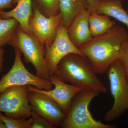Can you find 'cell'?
Wrapping results in <instances>:
<instances>
[{"label": "cell", "mask_w": 128, "mask_h": 128, "mask_svg": "<svg viewBox=\"0 0 128 128\" xmlns=\"http://www.w3.org/2000/svg\"><path fill=\"white\" fill-rule=\"evenodd\" d=\"M106 73L114 104L111 109L105 113L104 119L110 122L121 116L128 110V81L125 67L119 60L109 66Z\"/></svg>", "instance_id": "277c9868"}, {"label": "cell", "mask_w": 128, "mask_h": 128, "mask_svg": "<svg viewBox=\"0 0 128 128\" xmlns=\"http://www.w3.org/2000/svg\"><path fill=\"white\" fill-rule=\"evenodd\" d=\"M31 128H56L47 120L32 110L31 114Z\"/></svg>", "instance_id": "ffe728a7"}, {"label": "cell", "mask_w": 128, "mask_h": 128, "mask_svg": "<svg viewBox=\"0 0 128 128\" xmlns=\"http://www.w3.org/2000/svg\"><path fill=\"white\" fill-rule=\"evenodd\" d=\"M28 98L32 110L47 120L56 128L60 126L66 114L59 106L46 94L28 88Z\"/></svg>", "instance_id": "30bf717a"}, {"label": "cell", "mask_w": 128, "mask_h": 128, "mask_svg": "<svg viewBox=\"0 0 128 128\" xmlns=\"http://www.w3.org/2000/svg\"><path fill=\"white\" fill-rule=\"evenodd\" d=\"M119 60L124 67H128V34L121 46Z\"/></svg>", "instance_id": "44dd1931"}, {"label": "cell", "mask_w": 128, "mask_h": 128, "mask_svg": "<svg viewBox=\"0 0 128 128\" xmlns=\"http://www.w3.org/2000/svg\"></svg>", "instance_id": "83f0119b"}, {"label": "cell", "mask_w": 128, "mask_h": 128, "mask_svg": "<svg viewBox=\"0 0 128 128\" xmlns=\"http://www.w3.org/2000/svg\"><path fill=\"white\" fill-rule=\"evenodd\" d=\"M34 4L46 17L57 15L59 12L57 0H36Z\"/></svg>", "instance_id": "ac0fdd59"}, {"label": "cell", "mask_w": 128, "mask_h": 128, "mask_svg": "<svg viewBox=\"0 0 128 128\" xmlns=\"http://www.w3.org/2000/svg\"><path fill=\"white\" fill-rule=\"evenodd\" d=\"M128 34L124 28L116 25L80 48L96 74L106 73L112 64L119 60L121 46Z\"/></svg>", "instance_id": "6da1fadb"}, {"label": "cell", "mask_w": 128, "mask_h": 128, "mask_svg": "<svg viewBox=\"0 0 128 128\" xmlns=\"http://www.w3.org/2000/svg\"><path fill=\"white\" fill-rule=\"evenodd\" d=\"M9 45L20 50L23 54L25 62L30 63L35 68L36 75L49 80L50 76L45 59V48L33 34L24 32L19 26Z\"/></svg>", "instance_id": "5b68a950"}, {"label": "cell", "mask_w": 128, "mask_h": 128, "mask_svg": "<svg viewBox=\"0 0 128 128\" xmlns=\"http://www.w3.org/2000/svg\"><path fill=\"white\" fill-rule=\"evenodd\" d=\"M96 12L113 18L128 28V13L124 9L121 0H100Z\"/></svg>", "instance_id": "9a60e30c"}, {"label": "cell", "mask_w": 128, "mask_h": 128, "mask_svg": "<svg viewBox=\"0 0 128 128\" xmlns=\"http://www.w3.org/2000/svg\"><path fill=\"white\" fill-rule=\"evenodd\" d=\"M0 128H7L5 124L0 120Z\"/></svg>", "instance_id": "d4e9b609"}, {"label": "cell", "mask_w": 128, "mask_h": 128, "mask_svg": "<svg viewBox=\"0 0 128 128\" xmlns=\"http://www.w3.org/2000/svg\"><path fill=\"white\" fill-rule=\"evenodd\" d=\"M16 6L8 12L0 10V15L3 18H14L17 21L22 30L28 34H32L29 21L32 13V0H16Z\"/></svg>", "instance_id": "4fadbf2b"}, {"label": "cell", "mask_w": 128, "mask_h": 128, "mask_svg": "<svg viewBox=\"0 0 128 128\" xmlns=\"http://www.w3.org/2000/svg\"><path fill=\"white\" fill-rule=\"evenodd\" d=\"M28 85L8 88L0 94V112L16 118H30L32 111L28 98Z\"/></svg>", "instance_id": "52a82bcc"}, {"label": "cell", "mask_w": 128, "mask_h": 128, "mask_svg": "<svg viewBox=\"0 0 128 128\" xmlns=\"http://www.w3.org/2000/svg\"><path fill=\"white\" fill-rule=\"evenodd\" d=\"M125 73L128 81V67H125Z\"/></svg>", "instance_id": "484cf974"}, {"label": "cell", "mask_w": 128, "mask_h": 128, "mask_svg": "<svg viewBox=\"0 0 128 128\" xmlns=\"http://www.w3.org/2000/svg\"><path fill=\"white\" fill-rule=\"evenodd\" d=\"M0 120L5 124L7 128H31L32 118H16L4 116L0 112Z\"/></svg>", "instance_id": "d6986e66"}, {"label": "cell", "mask_w": 128, "mask_h": 128, "mask_svg": "<svg viewBox=\"0 0 128 128\" xmlns=\"http://www.w3.org/2000/svg\"><path fill=\"white\" fill-rule=\"evenodd\" d=\"M49 80L54 86V89L46 90L31 85H28V88L44 93L52 98L66 115L70 109L73 98L83 89L71 84H67L54 76H50Z\"/></svg>", "instance_id": "8fae6325"}, {"label": "cell", "mask_w": 128, "mask_h": 128, "mask_svg": "<svg viewBox=\"0 0 128 128\" xmlns=\"http://www.w3.org/2000/svg\"><path fill=\"white\" fill-rule=\"evenodd\" d=\"M62 24L66 29L83 10L88 9L87 0H57Z\"/></svg>", "instance_id": "5bb4252c"}, {"label": "cell", "mask_w": 128, "mask_h": 128, "mask_svg": "<svg viewBox=\"0 0 128 128\" xmlns=\"http://www.w3.org/2000/svg\"><path fill=\"white\" fill-rule=\"evenodd\" d=\"M62 24V16L57 15L46 17L34 4L29 25L32 34L46 48L55 38L58 28Z\"/></svg>", "instance_id": "9c48e42d"}, {"label": "cell", "mask_w": 128, "mask_h": 128, "mask_svg": "<svg viewBox=\"0 0 128 128\" xmlns=\"http://www.w3.org/2000/svg\"><path fill=\"white\" fill-rule=\"evenodd\" d=\"M14 0H0V10L6 8H11L13 6Z\"/></svg>", "instance_id": "603a6c76"}, {"label": "cell", "mask_w": 128, "mask_h": 128, "mask_svg": "<svg viewBox=\"0 0 128 128\" xmlns=\"http://www.w3.org/2000/svg\"><path fill=\"white\" fill-rule=\"evenodd\" d=\"M127 12H128V10H127Z\"/></svg>", "instance_id": "4316f807"}, {"label": "cell", "mask_w": 128, "mask_h": 128, "mask_svg": "<svg viewBox=\"0 0 128 128\" xmlns=\"http://www.w3.org/2000/svg\"><path fill=\"white\" fill-rule=\"evenodd\" d=\"M100 0H87L88 4V10L91 14L96 11Z\"/></svg>", "instance_id": "7402d4cb"}, {"label": "cell", "mask_w": 128, "mask_h": 128, "mask_svg": "<svg viewBox=\"0 0 128 128\" xmlns=\"http://www.w3.org/2000/svg\"><path fill=\"white\" fill-rule=\"evenodd\" d=\"M5 51L4 49L2 48H0V75L1 73L3 71V62L4 60V55Z\"/></svg>", "instance_id": "cb8c5ba5"}, {"label": "cell", "mask_w": 128, "mask_h": 128, "mask_svg": "<svg viewBox=\"0 0 128 128\" xmlns=\"http://www.w3.org/2000/svg\"><path fill=\"white\" fill-rule=\"evenodd\" d=\"M89 28L92 38L105 34L116 25L110 17L105 14H99L94 12L90 15L89 20Z\"/></svg>", "instance_id": "2e32d148"}, {"label": "cell", "mask_w": 128, "mask_h": 128, "mask_svg": "<svg viewBox=\"0 0 128 128\" xmlns=\"http://www.w3.org/2000/svg\"><path fill=\"white\" fill-rule=\"evenodd\" d=\"M19 26L14 18H3L0 15V48L9 44Z\"/></svg>", "instance_id": "e0dca14e"}, {"label": "cell", "mask_w": 128, "mask_h": 128, "mask_svg": "<svg viewBox=\"0 0 128 128\" xmlns=\"http://www.w3.org/2000/svg\"><path fill=\"white\" fill-rule=\"evenodd\" d=\"M99 94L98 92L82 89L73 98L70 109L60 125L62 128H115L94 119L89 109L92 100Z\"/></svg>", "instance_id": "3957f363"}, {"label": "cell", "mask_w": 128, "mask_h": 128, "mask_svg": "<svg viewBox=\"0 0 128 128\" xmlns=\"http://www.w3.org/2000/svg\"><path fill=\"white\" fill-rule=\"evenodd\" d=\"M45 50V60L50 77L55 74L59 63L66 56L75 54L85 56L72 42L67 29L62 24L58 28L54 41Z\"/></svg>", "instance_id": "ba28073f"}, {"label": "cell", "mask_w": 128, "mask_h": 128, "mask_svg": "<svg viewBox=\"0 0 128 128\" xmlns=\"http://www.w3.org/2000/svg\"><path fill=\"white\" fill-rule=\"evenodd\" d=\"M96 73L86 56L69 54L62 59L54 75L64 82L85 90L106 93L107 89L97 76Z\"/></svg>", "instance_id": "7a4b0ae2"}, {"label": "cell", "mask_w": 128, "mask_h": 128, "mask_svg": "<svg viewBox=\"0 0 128 128\" xmlns=\"http://www.w3.org/2000/svg\"><path fill=\"white\" fill-rule=\"evenodd\" d=\"M15 60L9 71L0 79V94L8 88L16 86L31 85L38 89L48 90L52 85L49 80L34 75L26 68L21 58L22 52L14 48Z\"/></svg>", "instance_id": "8992f818"}, {"label": "cell", "mask_w": 128, "mask_h": 128, "mask_svg": "<svg viewBox=\"0 0 128 128\" xmlns=\"http://www.w3.org/2000/svg\"><path fill=\"white\" fill-rule=\"evenodd\" d=\"M90 14V12L88 9L83 10L74 19L67 28L70 39L74 45L79 48L93 38L89 25Z\"/></svg>", "instance_id": "7c38bea8"}]
</instances>
